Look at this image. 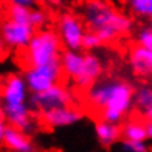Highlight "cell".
Instances as JSON below:
<instances>
[{"label": "cell", "mask_w": 152, "mask_h": 152, "mask_svg": "<svg viewBox=\"0 0 152 152\" xmlns=\"http://www.w3.org/2000/svg\"><path fill=\"white\" fill-rule=\"evenodd\" d=\"M86 103L101 120L118 124L134 105V87L124 80H98L87 89Z\"/></svg>", "instance_id": "obj_1"}, {"label": "cell", "mask_w": 152, "mask_h": 152, "mask_svg": "<svg viewBox=\"0 0 152 152\" xmlns=\"http://www.w3.org/2000/svg\"><path fill=\"white\" fill-rule=\"evenodd\" d=\"M83 16L90 30L101 37L102 43L115 40L133 27L129 16L117 12L105 0H87L83 6Z\"/></svg>", "instance_id": "obj_2"}, {"label": "cell", "mask_w": 152, "mask_h": 152, "mask_svg": "<svg viewBox=\"0 0 152 152\" xmlns=\"http://www.w3.org/2000/svg\"><path fill=\"white\" fill-rule=\"evenodd\" d=\"M61 39L59 34L52 30H40L34 34L24 53V62L27 68L45 66L61 62Z\"/></svg>", "instance_id": "obj_3"}, {"label": "cell", "mask_w": 152, "mask_h": 152, "mask_svg": "<svg viewBox=\"0 0 152 152\" xmlns=\"http://www.w3.org/2000/svg\"><path fill=\"white\" fill-rule=\"evenodd\" d=\"M24 78L28 86V90L31 95L46 92L53 86L59 84L62 78V66L61 62L45 65V66H34V68H25Z\"/></svg>", "instance_id": "obj_4"}, {"label": "cell", "mask_w": 152, "mask_h": 152, "mask_svg": "<svg viewBox=\"0 0 152 152\" xmlns=\"http://www.w3.org/2000/svg\"><path fill=\"white\" fill-rule=\"evenodd\" d=\"M72 102V93L62 84H56L46 92L36 93L30 96V106L40 112L52 111L62 106H69Z\"/></svg>", "instance_id": "obj_5"}, {"label": "cell", "mask_w": 152, "mask_h": 152, "mask_svg": "<svg viewBox=\"0 0 152 152\" xmlns=\"http://www.w3.org/2000/svg\"><path fill=\"white\" fill-rule=\"evenodd\" d=\"M34 34H36L34 27L31 24H19L7 19L0 25V36L6 48L10 49H16V50L27 49Z\"/></svg>", "instance_id": "obj_6"}, {"label": "cell", "mask_w": 152, "mask_h": 152, "mask_svg": "<svg viewBox=\"0 0 152 152\" xmlns=\"http://www.w3.org/2000/svg\"><path fill=\"white\" fill-rule=\"evenodd\" d=\"M58 34L61 42L66 46V50H80L86 33L78 16L64 13L58 22Z\"/></svg>", "instance_id": "obj_7"}, {"label": "cell", "mask_w": 152, "mask_h": 152, "mask_svg": "<svg viewBox=\"0 0 152 152\" xmlns=\"http://www.w3.org/2000/svg\"><path fill=\"white\" fill-rule=\"evenodd\" d=\"M28 92L30 90H28L24 75L10 74L9 77H6V80L1 86L0 99L3 102V106L25 105L27 99H28Z\"/></svg>", "instance_id": "obj_8"}, {"label": "cell", "mask_w": 152, "mask_h": 152, "mask_svg": "<svg viewBox=\"0 0 152 152\" xmlns=\"http://www.w3.org/2000/svg\"><path fill=\"white\" fill-rule=\"evenodd\" d=\"M81 118H83V111L71 105L42 112V121L49 127H66L78 123Z\"/></svg>", "instance_id": "obj_9"}, {"label": "cell", "mask_w": 152, "mask_h": 152, "mask_svg": "<svg viewBox=\"0 0 152 152\" xmlns=\"http://www.w3.org/2000/svg\"><path fill=\"white\" fill-rule=\"evenodd\" d=\"M129 65L134 75L151 77L152 75V50L142 45H134L129 50Z\"/></svg>", "instance_id": "obj_10"}, {"label": "cell", "mask_w": 152, "mask_h": 152, "mask_svg": "<svg viewBox=\"0 0 152 152\" xmlns=\"http://www.w3.org/2000/svg\"><path fill=\"white\" fill-rule=\"evenodd\" d=\"M102 74V62L101 59L93 55V53H86L84 55V66H83V72L80 75V78L75 81L80 87L89 89L90 86H93L98 78Z\"/></svg>", "instance_id": "obj_11"}, {"label": "cell", "mask_w": 152, "mask_h": 152, "mask_svg": "<svg viewBox=\"0 0 152 152\" xmlns=\"http://www.w3.org/2000/svg\"><path fill=\"white\" fill-rule=\"evenodd\" d=\"M9 151L12 152H33L34 146L28 134L16 127H7L4 139L1 142Z\"/></svg>", "instance_id": "obj_12"}, {"label": "cell", "mask_w": 152, "mask_h": 152, "mask_svg": "<svg viewBox=\"0 0 152 152\" xmlns=\"http://www.w3.org/2000/svg\"><path fill=\"white\" fill-rule=\"evenodd\" d=\"M62 72L77 81L83 72L84 66V55L78 50H65L61 56Z\"/></svg>", "instance_id": "obj_13"}, {"label": "cell", "mask_w": 152, "mask_h": 152, "mask_svg": "<svg viewBox=\"0 0 152 152\" xmlns=\"http://www.w3.org/2000/svg\"><path fill=\"white\" fill-rule=\"evenodd\" d=\"M95 133L98 137V142L101 143L103 148H109L114 143H117L120 140V137L123 136L121 133V127L115 123H109V121H103L99 120L95 124Z\"/></svg>", "instance_id": "obj_14"}, {"label": "cell", "mask_w": 152, "mask_h": 152, "mask_svg": "<svg viewBox=\"0 0 152 152\" xmlns=\"http://www.w3.org/2000/svg\"><path fill=\"white\" fill-rule=\"evenodd\" d=\"M121 133L124 140H134V142H145L146 137V130H145V121L140 120H129L123 127Z\"/></svg>", "instance_id": "obj_15"}, {"label": "cell", "mask_w": 152, "mask_h": 152, "mask_svg": "<svg viewBox=\"0 0 152 152\" xmlns=\"http://www.w3.org/2000/svg\"><path fill=\"white\" fill-rule=\"evenodd\" d=\"M134 106L143 112L152 108V84H140L134 89Z\"/></svg>", "instance_id": "obj_16"}, {"label": "cell", "mask_w": 152, "mask_h": 152, "mask_svg": "<svg viewBox=\"0 0 152 152\" xmlns=\"http://www.w3.org/2000/svg\"><path fill=\"white\" fill-rule=\"evenodd\" d=\"M127 3L134 15L152 19V0H127Z\"/></svg>", "instance_id": "obj_17"}, {"label": "cell", "mask_w": 152, "mask_h": 152, "mask_svg": "<svg viewBox=\"0 0 152 152\" xmlns=\"http://www.w3.org/2000/svg\"><path fill=\"white\" fill-rule=\"evenodd\" d=\"M30 18H31V9L27 7H21V6H10L9 9V19L19 22V24H30Z\"/></svg>", "instance_id": "obj_18"}, {"label": "cell", "mask_w": 152, "mask_h": 152, "mask_svg": "<svg viewBox=\"0 0 152 152\" xmlns=\"http://www.w3.org/2000/svg\"><path fill=\"white\" fill-rule=\"evenodd\" d=\"M101 45H102L101 37H99L96 33L90 31V33H86V34H84V37H83V43H81V48L86 49V50H95V49H98Z\"/></svg>", "instance_id": "obj_19"}, {"label": "cell", "mask_w": 152, "mask_h": 152, "mask_svg": "<svg viewBox=\"0 0 152 152\" xmlns=\"http://www.w3.org/2000/svg\"><path fill=\"white\" fill-rule=\"evenodd\" d=\"M121 149L124 152H149V148L145 142H134V140H123Z\"/></svg>", "instance_id": "obj_20"}, {"label": "cell", "mask_w": 152, "mask_h": 152, "mask_svg": "<svg viewBox=\"0 0 152 152\" xmlns=\"http://www.w3.org/2000/svg\"><path fill=\"white\" fill-rule=\"evenodd\" d=\"M46 21H48V16H46V13H45L43 10H40V9L31 10L30 24H31L33 27H42V25L46 24Z\"/></svg>", "instance_id": "obj_21"}, {"label": "cell", "mask_w": 152, "mask_h": 152, "mask_svg": "<svg viewBox=\"0 0 152 152\" xmlns=\"http://www.w3.org/2000/svg\"><path fill=\"white\" fill-rule=\"evenodd\" d=\"M137 43L152 50V31L149 28H143L137 34Z\"/></svg>", "instance_id": "obj_22"}, {"label": "cell", "mask_w": 152, "mask_h": 152, "mask_svg": "<svg viewBox=\"0 0 152 152\" xmlns=\"http://www.w3.org/2000/svg\"><path fill=\"white\" fill-rule=\"evenodd\" d=\"M10 3L13 6H21V7H27V9H31L36 6V0H10Z\"/></svg>", "instance_id": "obj_23"}, {"label": "cell", "mask_w": 152, "mask_h": 152, "mask_svg": "<svg viewBox=\"0 0 152 152\" xmlns=\"http://www.w3.org/2000/svg\"><path fill=\"white\" fill-rule=\"evenodd\" d=\"M7 127H9V126L6 124V115H0V142H3Z\"/></svg>", "instance_id": "obj_24"}, {"label": "cell", "mask_w": 152, "mask_h": 152, "mask_svg": "<svg viewBox=\"0 0 152 152\" xmlns=\"http://www.w3.org/2000/svg\"><path fill=\"white\" fill-rule=\"evenodd\" d=\"M145 130H146V137L152 139V123L151 121H145Z\"/></svg>", "instance_id": "obj_25"}, {"label": "cell", "mask_w": 152, "mask_h": 152, "mask_svg": "<svg viewBox=\"0 0 152 152\" xmlns=\"http://www.w3.org/2000/svg\"><path fill=\"white\" fill-rule=\"evenodd\" d=\"M143 115H145V120H146V121H151L152 123V108H149L148 111H145Z\"/></svg>", "instance_id": "obj_26"}, {"label": "cell", "mask_w": 152, "mask_h": 152, "mask_svg": "<svg viewBox=\"0 0 152 152\" xmlns=\"http://www.w3.org/2000/svg\"><path fill=\"white\" fill-rule=\"evenodd\" d=\"M6 49V45H4V42H3V39H1V36H0V55L4 52Z\"/></svg>", "instance_id": "obj_27"}, {"label": "cell", "mask_w": 152, "mask_h": 152, "mask_svg": "<svg viewBox=\"0 0 152 152\" xmlns=\"http://www.w3.org/2000/svg\"><path fill=\"white\" fill-rule=\"evenodd\" d=\"M148 28H149V30L152 31V21H151V24H149V27H148Z\"/></svg>", "instance_id": "obj_28"}]
</instances>
